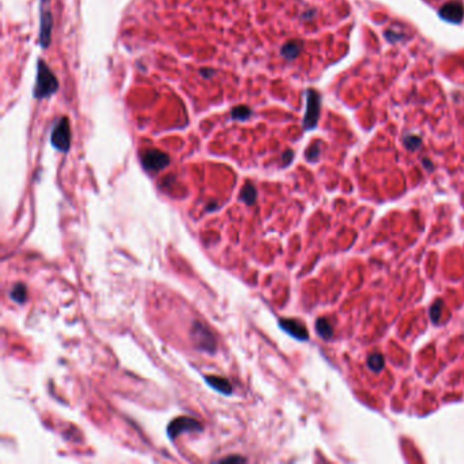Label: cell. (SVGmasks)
Segmentation results:
<instances>
[{"mask_svg": "<svg viewBox=\"0 0 464 464\" xmlns=\"http://www.w3.org/2000/svg\"><path fill=\"white\" fill-rule=\"evenodd\" d=\"M59 90V80L56 75L50 71L48 64L44 60L40 59L37 61V79H35L34 95L35 100H45L49 98Z\"/></svg>", "mask_w": 464, "mask_h": 464, "instance_id": "1", "label": "cell"}, {"mask_svg": "<svg viewBox=\"0 0 464 464\" xmlns=\"http://www.w3.org/2000/svg\"><path fill=\"white\" fill-rule=\"evenodd\" d=\"M191 339L194 342L195 347L200 351L214 354L217 350V340L213 332L200 321H194L191 328Z\"/></svg>", "mask_w": 464, "mask_h": 464, "instance_id": "2", "label": "cell"}, {"mask_svg": "<svg viewBox=\"0 0 464 464\" xmlns=\"http://www.w3.org/2000/svg\"><path fill=\"white\" fill-rule=\"evenodd\" d=\"M50 143L56 150L67 153L71 146V125L68 117H60L50 132Z\"/></svg>", "mask_w": 464, "mask_h": 464, "instance_id": "3", "label": "cell"}, {"mask_svg": "<svg viewBox=\"0 0 464 464\" xmlns=\"http://www.w3.org/2000/svg\"><path fill=\"white\" fill-rule=\"evenodd\" d=\"M140 161L146 170L149 172H160L165 169L170 162L169 155L157 149H147L140 154Z\"/></svg>", "mask_w": 464, "mask_h": 464, "instance_id": "4", "label": "cell"}, {"mask_svg": "<svg viewBox=\"0 0 464 464\" xmlns=\"http://www.w3.org/2000/svg\"><path fill=\"white\" fill-rule=\"evenodd\" d=\"M203 426L200 424L199 421H196L194 418H188V417H179V418L173 419L169 425H168V429H166V434L170 440H175L176 437H179L181 433H188V432H202Z\"/></svg>", "mask_w": 464, "mask_h": 464, "instance_id": "5", "label": "cell"}, {"mask_svg": "<svg viewBox=\"0 0 464 464\" xmlns=\"http://www.w3.org/2000/svg\"><path fill=\"white\" fill-rule=\"evenodd\" d=\"M52 27L53 18L50 12L49 0H41V15H40V44L42 48H48L52 40Z\"/></svg>", "mask_w": 464, "mask_h": 464, "instance_id": "6", "label": "cell"}, {"mask_svg": "<svg viewBox=\"0 0 464 464\" xmlns=\"http://www.w3.org/2000/svg\"><path fill=\"white\" fill-rule=\"evenodd\" d=\"M308 97V104H306V115L304 119V125L305 128H313L317 119H319V109H320V102H319V95L313 90H309L306 93Z\"/></svg>", "mask_w": 464, "mask_h": 464, "instance_id": "7", "label": "cell"}, {"mask_svg": "<svg viewBox=\"0 0 464 464\" xmlns=\"http://www.w3.org/2000/svg\"><path fill=\"white\" fill-rule=\"evenodd\" d=\"M279 327L283 331H286L287 334L291 335L293 338L298 340H308V331L304 327V324H301L297 320L291 319H282L279 320Z\"/></svg>", "mask_w": 464, "mask_h": 464, "instance_id": "8", "label": "cell"}, {"mask_svg": "<svg viewBox=\"0 0 464 464\" xmlns=\"http://www.w3.org/2000/svg\"><path fill=\"white\" fill-rule=\"evenodd\" d=\"M440 15H441L445 20L458 23V22H460L462 18H463V5L460 4L459 1L448 3V4H445L444 7L441 8Z\"/></svg>", "mask_w": 464, "mask_h": 464, "instance_id": "9", "label": "cell"}, {"mask_svg": "<svg viewBox=\"0 0 464 464\" xmlns=\"http://www.w3.org/2000/svg\"><path fill=\"white\" fill-rule=\"evenodd\" d=\"M205 381L215 391H218L222 395H230L233 392V387L229 383V380L218 376H205Z\"/></svg>", "mask_w": 464, "mask_h": 464, "instance_id": "10", "label": "cell"}, {"mask_svg": "<svg viewBox=\"0 0 464 464\" xmlns=\"http://www.w3.org/2000/svg\"><path fill=\"white\" fill-rule=\"evenodd\" d=\"M256 198H257V191H256V187L253 184H250V183H246L244 185V188L241 191V195H239V199L245 202L246 205H253L254 202H256Z\"/></svg>", "mask_w": 464, "mask_h": 464, "instance_id": "11", "label": "cell"}, {"mask_svg": "<svg viewBox=\"0 0 464 464\" xmlns=\"http://www.w3.org/2000/svg\"><path fill=\"white\" fill-rule=\"evenodd\" d=\"M10 297L16 304H23L27 299V287L23 283H16L11 290Z\"/></svg>", "mask_w": 464, "mask_h": 464, "instance_id": "12", "label": "cell"}, {"mask_svg": "<svg viewBox=\"0 0 464 464\" xmlns=\"http://www.w3.org/2000/svg\"><path fill=\"white\" fill-rule=\"evenodd\" d=\"M252 116V109H250L249 106H246V105H238V106H234L232 112H230V117L233 120H239V121H244V120H248Z\"/></svg>", "mask_w": 464, "mask_h": 464, "instance_id": "13", "label": "cell"}, {"mask_svg": "<svg viewBox=\"0 0 464 464\" xmlns=\"http://www.w3.org/2000/svg\"><path fill=\"white\" fill-rule=\"evenodd\" d=\"M316 331H317V334H319L323 339L332 338V332H334L332 325L329 324L327 319H319L316 321Z\"/></svg>", "mask_w": 464, "mask_h": 464, "instance_id": "14", "label": "cell"}, {"mask_svg": "<svg viewBox=\"0 0 464 464\" xmlns=\"http://www.w3.org/2000/svg\"><path fill=\"white\" fill-rule=\"evenodd\" d=\"M299 52H301V45H299V42H297V41L287 42V44L282 48V50H280L282 56L287 60H293L295 56L298 55Z\"/></svg>", "mask_w": 464, "mask_h": 464, "instance_id": "15", "label": "cell"}, {"mask_svg": "<svg viewBox=\"0 0 464 464\" xmlns=\"http://www.w3.org/2000/svg\"><path fill=\"white\" fill-rule=\"evenodd\" d=\"M368 366L370 370L373 372H380L384 368V358L380 354H372L368 358Z\"/></svg>", "mask_w": 464, "mask_h": 464, "instance_id": "16", "label": "cell"}, {"mask_svg": "<svg viewBox=\"0 0 464 464\" xmlns=\"http://www.w3.org/2000/svg\"><path fill=\"white\" fill-rule=\"evenodd\" d=\"M440 314H441V301H436L432 308H430V319L433 323H437L440 319Z\"/></svg>", "mask_w": 464, "mask_h": 464, "instance_id": "17", "label": "cell"}, {"mask_svg": "<svg viewBox=\"0 0 464 464\" xmlns=\"http://www.w3.org/2000/svg\"><path fill=\"white\" fill-rule=\"evenodd\" d=\"M222 462H245V459L241 456H228V458L222 459Z\"/></svg>", "mask_w": 464, "mask_h": 464, "instance_id": "18", "label": "cell"}, {"mask_svg": "<svg viewBox=\"0 0 464 464\" xmlns=\"http://www.w3.org/2000/svg\"><path fill=\"white\" fill-rule=\"evenodd\" d=\"M200 75H202V76H205V78H210L211 75H214V71H213V70H200Z\"/></svg>", "mask_w": 464, "mask_h": 464, "instance_id": "19", "label": "cell"}]
</instances>
